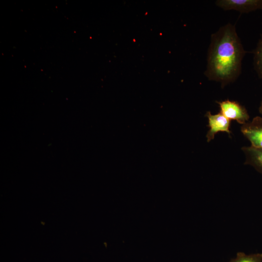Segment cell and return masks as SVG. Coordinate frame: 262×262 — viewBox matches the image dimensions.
<instances>
[{
	"mask_svg": "<svg viewBox=\"0 0 262 262\" xmlns=\"http://www.w3.org/2000/svg\"><path fill=\"white\" fill-rule=\"evenodd\" d=\"M246 53L235 26L228 23L222 26L212 34L205 76L219 82L222 87L233 82L240 74Z\"/></svg>",
	"mask_w": 262,
	"mask_h": 262,
	"instance_id": "6da1fadb",
	"label": "cell"
},
{
	"mask_svg": "<svg viewBox=\"0 0 262 262\" xmlns=\"http://www.w3.org/2000/svg\"><path fill=\"white\" fill-rule=\"evenodd\" d=\"M220 109V113L229 120L236 121L242 125L248 122L249 115L246 108L237 101L229 99L216 101Z\"/></svg>",
	"mask_w": 262,
	"mask_h": 262,
	"instance_id": "7a4b0ae2",
	"label": "cell"
},
{
	"mask_svg": "<svg viewBox=\"0 0 262 262\" xmlns=\"http://www.w3.org/2000/svg\"><path fill=\"white\" fill-rule=\"evenodd\" d=\"M215 3L224 10H234L241 13L262 10V0H218Z\"/></svg>",
	"mask_w": 262,
	"mask_h": 262,
	"instance_id": "3957f363",
	"label": "cell"
},
{
	"mask_svg": "<svg viewBox=\"0 0 262 262\" xmlns=\"http://www.w3.org/2000/svg\"><path fill=\"white\" fill-rule=\"evenodd\" d=\"M241 131L250 141L251 146L262 148V117L257 116L242 125Z\"/></svg>",
	"mask_w": 262,
	"mask_h": 262,
	"instance_id": "277c9868",
	"label": "cell"
},
{
	"mask_svg": "<svg viewBox=\"0 0 262 262\" xmlns=\"http://www.w3.org/2000/svg\"><path fill=\"white\" fill-rule=\"evenodd\" d=\"M205 116L208 119V126L210 128L206 134L208 142L213 139L215 134L219 131L226 132L229 135L230 134V120L220 112L217 114L212 115L210 111H208Z\"/></svg>",
	"mask_w": 262,
	"mask_h": 262,
	"instance_id": "5b68a950",
	"label": "cell"
},
{
	"mask_svg": "<svg viewBox=\"0 0 262 262\" xmlns=\"http://www.w3.org/2000/svg\"><path fill=\"white\" fill-rule=\"evenodd\" d=\"M245 157V164H248L262 173V148L253 146L244 147L242 148Z\"/></svg>",
	"mask_w": 262,
	"mask_h": 262,
	"instance_id": "8992f818",
	"label": "cell"
},
{
	"mask_svg": "<svg viewBox=\"0 0 262 262\" xmlns=\"http://www.w3.org/2000/svg\"><path fill=\"white\" fill-rule=\"evenodd\" d=\"M254 66L259 77L262 79V36L254 51Z\"/></svg>",
	"mask_w": 262,
	"mask_h": 262,
	"instance_id": "52a82bcc",
	"label": "cell"
},
{
	"mask_svg": "<svg viewBox=\"0 0 262 262\" xmlns=\"http://www.w3.org/2000/svg\"><path fill=\"white\" fill-rule=\"evenodd\" d=\"M229 262H262V253L247 255L244 252L237 253L236 257Z\"/></svg>",
	"mask_w": 262,
	"mask_h": 262,
	"instance_id": "ba28073f",
	"label": "cell"
},
{
	"mask_svg": "<svg viewBox=\"0 0 262 262\" xmlns=\"http://www.w3.org/2000/svg\"><path fill=\"white\" fill-rule=\"evenodd\" d=\"M259 111L261 114H262V100L261 102V104L259 108Z\"/></svg>",
	"mask_w": 262,
	"mask_h": 262,
	"instance_id": "9c48e42d",
	"label": "cell"
}]
</instances>
